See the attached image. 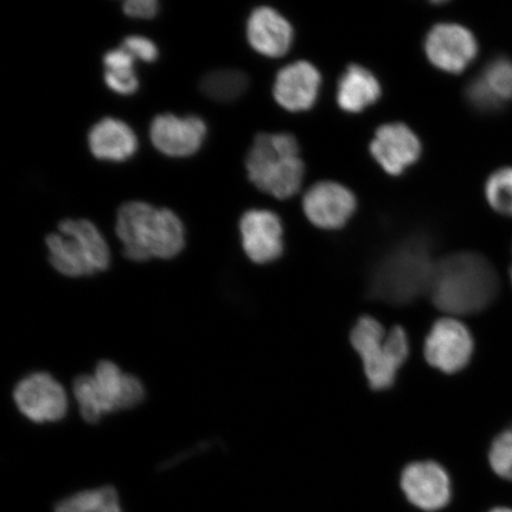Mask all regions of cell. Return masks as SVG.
<instances>
[{
	"label": "cell",
	"instance_id": "6da1fadb",
	"mask_svg": "<svg viewBox=\"0 0 512 512\" xmlns=\"http://www.w3.org/2000/svg\"><path fill=\"white\" fill-rule=\"evenodd\" d=\"M498 291V274L491 262L482 255L464 252L437 262L428 294L439 310L467 316L485 310Z\"/></svg>",
	"mask_w": 512,
	"mask_h": 512
},
{
	"label": "cell",
	"instance_id": "7a4b0ae2",
	"mask_svg": "<svg viewBox=\"0 0 512 512\" xmlns=\"http://www.w3.org/2000/svg\"><path fill=\"white\" fill-rule=\"evenodd\" d=\"M435 265L430 239L409 236L376 262L370 273L369 292L384 303H412L430 291Z\"/></svg>",
	"mask_w": 512,
	"mask_h": 512
},
{
	"label": "cell",
	"instance_id": "3957f363",
	"mask_svg": "<svg viewBox=\"0 0 512 512\" xmlns=\"http://www.w3.org/2000/svg\"><path fill=\"white\" fill-rule=\"evenodd\" d=\"M115 232L123 243L126 258L136 262L174 259L185 246L179 217L169 209H157L145 202L132 201L121 206Z\"/></svg>",
	"mask_w": 512,
	"mask_h": 512
},
{
	"label": "cell",
	"instance_id": "277c9868",
	"mask_svg": "<svg viewBox=\"0 0 512 512\" xmlns=\"http://www.w3.org/2000/svg\"><path fill=\"white\" fill-rule=\"evenodd\" d=\"M73 394L82 419L98 424L106 415L142 405L146 390L138 377L125 373L112 361H100L93 374L76 377Z\"/></svg>",
	"mask_w": 512,
	"mask_h": 512
},
{
	"label": "cell",
	"instance_id": "5b68a950",
	"mask_svg": "<svg viewBox=\"0 0 512 512\" xmlns=\"http://www.w3.org/2000/svg\"><path fill=\"white\" fill-rule=\"evenodd\" d=\"M246 166L256 188L281 200L297 194L304 178L303 160L292 134H258L248 152Z\"/></svg>",
	"mask_w": 512,
	"mask_h": 512
},
{
	"label": "cell",
	"instance_id": "8992f818",
	"mask_svg": "<svg viewBox=\"0 0 512 512\" xmlns=\"http://www.w3.org/2000/svg\"><path fill=\"white\" fill-rule=\"evenodd\" d=\"M59 230L60 234L46 239L48 259L57 272L69 278H86L110 267V247L91 221L64 220Z\"/></svg>",
	"mask_w": 512,
	"mask_h": 512
},
{
	"label": "cell",
	"instance_id": "52a82bcc",
	"mask_svg": "<svg viewBox=\"0 0 512 512\" xmlns=\"http://www.w3.org/2000/svg\"><path fill=\"white\" fill-rule=\"evenodd\" d=\"M351 343L362 358L370 387L375 390L392 387L408 357L406 331L400 326L386 331L376 319L363 317L351 332Z\"/></svg>",
	"mask_w": 512,
	"mask_h": 512
},
{
	"label": "cell",
	"instance_id": "ba28073f",
	"mask_svg": "<svg viewBox=\"0 0 512 512\" xmlns=\"http://www.w3.org/2000/svg\"><path fill=\"white\" fill-rule=\"evenodd\" d=\"M15 405L23 416L35 424H53L66 418L69 399L66 389L46 371L23 377L14 388Z\"/></svg>",
	"mask_w": 512,
	"mask_h": 512
},
{
	"label": "cell",
	"instance_id": "9c48e42d",
	"mask_svg": "<svg viewBox=\"0 0 512 512\" xmlns=\"http://www.w3.org/2000/svg\"><path fill=\"white\" fill-rule=\"evenodd\" d=\"M473 354V338L463 323L454 318L435 322L426 338L425 356L432 367L454 374L464 369Z\"/></svg>",
	"mask_w": 512,
	"mask_h": 512
},
{
	"label": "cell",
	"instance_id": "30bf717a",
	"mask_svg": "<svg viewBox=\"0 0 512 512\" xmlns=\"http://www.w3.org/2000/svg\"><path fill=\"white\" fill-rule=\"evenodd\" d=\"M426 53L435 67L458 74L478 55V42L472 31L459 24H439L427 36Z\"/></svg>",
	"mask_w": 512,
	"mask_h": 512
},
{
	"label": "cell",
	"instance_id": "8fae6325",
	"mask_svg": "<svg viewBox=\"0 0 512 512\" xmlns=\"http://www.w3.org/2000/svg\"><path fill=\"white\" fill-rule=\"evenodd\" d=\"M401 488L416 508L430 512L444 509L452 495L450 477L433 462L408 465L402 472Z\"/></svg>",
	"mask_w": 512,
	"mask_h": 512
},
{
	"label": "cell",
	"instance_id": "7c38bea8",
	"mask_svg": "<svg viewBox=\"0 0 512 512\" xmlns=\"http://www.w3.org/2000/svg\"><path fill=\"white\" fill-rule=\"evenodd\" d=\"M466 100L483 113H494L512 101V59L497 56L473 78L465 91Z\"/></svg>",
	"mask_w": 512,
	"mask_h": 512
},
{
	"label": "cell",
	"instance_id": "4fadbf2b",
	"mask_svg": "<svg viewBox=\"0 0 512 512\" xmlns=\"http://www.w3.org/2000/svg\"><path fill=\"white\" fill-rule=\"evenodd\" d=\"M242 246L255 264H270L284 251L283 224L270 210H249L240 222Z\"/></svg>",
	"mask_w": 512,
	"mask_h": 512
},
{
	"label": "cell",
	"instance_id": "5bb4252c",
	"mask_svg": "<svg viewBox=\"0 0 512 512\" xmlns=\"http://www.w3.org/2000/svg\"><path fill=\"white\" fill-rule=\"evenodd\" d=\"M207 126L201 118L179 119L174 114L153 119L150 137L156 149L169 157H189L201 149Z\"/></svg>",
	"mask_w": 512,
	"mask_h": 512
},
{
	"label": "cell",
	"instance_id": "9a60e30c",
	"mask_svg": "<svg viewBox=\"0 0 512 512\" xmlns=\"http://www.w3.org/2000/svg\"><path fill=\"white\" fill-rule=\"evenodd\" d=\"M356 209L352 192L335 182H320L306 192L304 211L315 226L337 229L348 222Z\"/></svg>",
	"mask_w": 512,
	"mask_h": 512
},
{
	"label": "cell",
	"instance_id": "2e32d148",
	"mask_svg": "<svg viewBox=\"0 0 512 512\" xmlns=\"http://www.w3.org/2000/svg\"><path fill=\"white\" fill-rule=\"evenodd\" d=\"M371 153L389 175L398 176L418 160V137L403 124L383 125L370 146Z\"/></svg>",
	"mask_w": 512,
	"mask_h": 512
},
{
	"label": "cell",
	"instance_id": "e0dca14e",
	"mask_svg": "<svg viewBox=\"0 0 512 512\" xmlns=\"http://www.w3.org/2000/svg\"><path fill=\"white\" fill-rule=\"evenodd\" d=\"M322 78L315 66L304 61L281 69L274 85V98L287 111L309 110L316 104Z\"/></svg>",
	"mask_w": 512,
	"mask_h": 512
},
{
	"label": "cell",
	"instance_id": "ac0fdd59",
	"mask_svg": "<svg viewBox=\"0 0 512 512\" xmlns=\"http://www.w3.org/2000/svg\"><path fill=\"white\" fill-rule=\"evenodd\" d=\"M247 36L251 46L261 55L280 57L292 46L293 30L277 11L259 8L248 19Z\"/></svg>",
	"mask_w": 512,
	"mask_h": 512
},
{
	"label": "cell",
	"instance_id": "d6986e66",
	"mask_svg": "<svg viewBox=\"0 0 512 512\" xmlns=\"http://www.w3.org/2000/svg\"><path fill=\"white\" fill-rule=\"evenodd\" d=\"M89 149L98 159L124 162L137 151L138 140L123 121L106 118L95 124L88 136Z\"/></svg>",
	"mask_w": 512,
	"mask_h": 512
},
{
	"label": "cell",
	"instance_id": "ffe728a7",
	"mask_svg": "<svg viewBox=\"0 0 512 512\" xmlns=\"http://www.w3.org/2000/svg\"><path fill=\"white\" fill-rule=\"evenodd\" d=\"M380 95L379 81L368 69L360 66H350L338 83L337 101L345 112H362L375 104Z\"/></svg>",
	"mask_w": 512,
	"mask_h": 512
},
{
	"label": "cell",
	"instance_id": "44dd1931",
	"mask_svg": "<svg viewBox=\"0 0 512 512\" xmlns=\"http://www.w3.org/2000/svg\"><path fill=\"white\" fill-rule=\"evenodd\" d=\"M54 512H124L120 497L111 485L83 490L63 498Z\"/></svg>",
	"mask_w": 512,
	"mask_h": 512
},
{
	"label": "cell",
	"instance_id": "7402d4cb",
	"mask_svg": "<svg viewBox=\"0 0 512 512\" xmlns=\"http://www.w3.org/2000/svg\"><path fill=\"white\" fill-rule=\"evenodd\" d=\"M134 60L124 48L112 50L105 55V81L115 93L130 95L137 91L139 81L134 73Z\"/></svg>",
	"mask_w": 512,
	"mask_h": 512
},
{
	"label": "cell",
	"instance_id": "603a6c76",
	"mask_svg": "<svg viewBox=\"0 0 512 512\" xmlns=\"http://www.w3.org/2000/svg\"><path fill=\"white\" fill-rule=\"evenodd\" d=\"M248 78L240 70H215L201 80V92L211 100L234 101L247 91Z\"/></svg>",
	"mask_w": 512,
	"mask_h": 512
},
{
	"label": "cell",
	"instance_id": "cb8c5ba5",
	"mask_svg": "<svg viewBox=\"0 0 512 512\" xmlns=\"http://www.w3.org/2000/svg\"><path fill=\"white\" fill-rule=\"evenodd\" d=\"M484 194L492 210L512 219V165L492 172L486 179Z\"/></svg>",
	"mask_w": 512,
	"mask_h": 512
},
{
	"label": "cell",
	"instance_id": "d4e9b609",
	"mask_svg": "<svg viewBox=\"0 0 512 512\" xmlns=\"http://www.w3.org/2000/svg\"><path fill=\"white\" fill-rule=\"evenodd\" d=\"M489 462L498 477L512 482V426L499 434L492 443Z\"/></svg>",
	"mask_w": 512,
	"mask_h": 512
},
{
	"label": "cell",
	"instance_id": "484cf974",
	"mask_svg": "<svg viewBox=\"0 0 512 512\" xmlns=\"http://www.w3.org/2000/svg\"><path fill=\"white\" fill-rule=\"evenodd\" d=\"M134 59L143 60L145 62L156 61L158 57V49L156 44L149 40V38L142 36L127 37L123 46Z\"/></svg>",
	"mask_w": 512,
	"mask_h": 512
},
{
	"label": "cell",
	"instance_id": "4316f807",
	"mask_svg": "<svg viewBox=\"0 0 512 512\" xmlns=\"http://www.w3.org/2000/svg\"><path fill=\"white\" fill-rule=\"evenodd\" d=\"M158 5L156 0H128L124 4V11L133 18L151 19L157 15Z\"/></svg>",
	"mask_w": 512,
	"mask_h": 512
},
{
	"label": "cell",
	"instance_id": "83f0119b",
	"mask_svg": "<svg viewBox=\"0 0 512 512\" xmlns=\"http://www.w3.org/2000/svg\"><path fill=\"white\" fill-rule=\"evenodd\" d=\"M489 512H512V509L507 507H498L490 510Z\"/></svg>",
	"mask_w": 512,
	"mask_h": 512
},
{
	"label": "cell",
	"instance_id": "f1b7e54d",
	"mask_svg": "<svg viewBox=\"0 0 512 512\" xmlns=\"http://www.w3.org/2000/svg\"><path fill=\"white\" fill-rule=\"evenodd\" d=\"M510 279H511V283H512V266L510 268Z\"/></svg>",
	"mask_w": 512,
	"mask_h": 512
}]
</instances>
